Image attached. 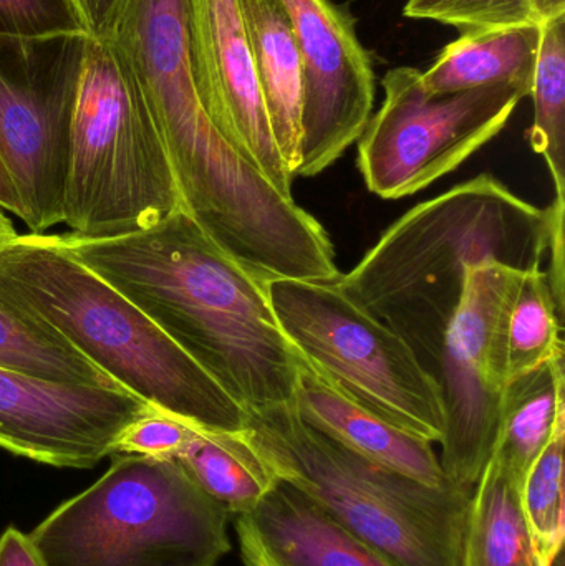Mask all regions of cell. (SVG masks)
<instances>
[{"instance_id":"obj_30","label":"cell","mask_w":565,"mask_h":566,"mask_svg":"<svg viewBox=\"0 0 565 566\" xmlns=\"http://www.w3.org/2000/svg\"><path fill=\"white\" fill-rule=\"evenodd\" d=\"M0 566H46L29 535L9 527L0 537Z\"/></svg>"},{"instance_id":"obj_2","label":"cell","mask_w":565,"mask_h":566,"mask_svg":"<svg viewBox=\"0 0 565 566\" xmlns=\"http://www.w3.org/2000/svg\"><path fill=\"white\" fill-rule=\"evenodd\" d=\"M564 214L559 202L536 208L493 176L480 175L408 211L337 285L398 333L437 378L468 269L486 262L521 272L541 269Z\"/></svg>"},{"instance_id":"obj_33","label":"cell","mask_w":565,"mask_h":566,"mask_svg":"<svg viewBox=\"0 0 565 566\" xmlns=\"http://www.w3.org/2000/svg\"><path fill=\"white\" fill-rule=\"evenodd\" d=\"M19 235L12 222H10V219L6 218V214L0 211V252H2L7 245L12 244Z\"/></svg>"},{"instance_id":"obj_29","label":"cell","mask_w":565,"mask_h":566,"mask_svg":"<svg viewBox=\"0 0 565 566\" xmlns=\"http://www.w3.org/2000/svg\"><path fill=\"white\" fill-rule=\"evenodd\" d=\"M72 2L86 35L98 40L112 39L125 0H72Z\"/></svg>"},{"instance_id":"obj_24","label":"cell","mask_w":565,"mask_h":566,"mask_svg":"<svg viewBox=\"0 0 565 566\" xmlns=\"http://www.w3.org/2000/svg\"><path fill=\"white\" fill-rule=\"evenodd\" d=\"M564 312L543 269L524 272L506 323L508 381L551 359L563 358Z\"/></svg>"},{"instance_id":"obj_25","label":"cell","mask_w":565,"mask_h":566,"mask_svg":"<svg viewBox=\"0 0 565 566\" xmlns=\"http://www.w3.org/2000/svg\"><path fill=\"white\" fill-rule=\"evenodd\" d=\"M565 418L521 484V507L541 565L554 566L564 544Z\"/></svg>"},{"instance_id":"obj_3","label":"cell","mask_w":565,"mask_h":566,"mask_svg":"<svg viewBox=\"0 0 565 566\" xmlns=\"http://www.w3.org/2000/svg\"><path fill=\"white\" fill-rule=\"evenodd\" d=\"M0 300L158 411L206 431H244L245 409L59 235H19L0 252Z\"/></svg>"},{"instance_id":"obj_21","label":"cell","mask_w":565,"mask_h":566,"mask_svg":"<svg viewBox=\"0 0 565 566\" xmlns=\"http://www.w3.org/2000/svg\"><path fill=\"white\" fill-rule=\"evenodd\" d=\"M176 461L231 515L248 514L279 479L241 432L196 428Z\"/></svg>"},{"instance_id":"obj_32","label":"cell","mask_w":565,"mask_h":566,"mask_svg":"<svg viewBox=\"0 0 565 566\" xmlns=\"http://www.w3.org/2000/svg\"><path fill=\"white\" fill-rule=\"evenodd\" d=\"M536 7L543 22L565 15V0H536Z\"/></svg>"},{"instance_id":"obj_13","label":"cell","mask_w":565,"mask_h":566,"mask_svg":"<svg viewBox=\"0 0 565 566\" xmlns=\"http://www.w3.org/2000/svg\"><path fill=\"white\" fill-rule=\"evenodd\" d=\"M153 409L123 389L0 368V448L42 464L93 468L115 454L125 429Z\"/></svg>"},{"instance_id":"obj_28","label":"cell","mask_w":565,"mask_h":566,"mask_svg":"<svg viewBox=\"0 0 565 566\" xmlns=\"http://www.w3.org/2000/svg\"><path fill=\"white\" fill-rule=\"evenodd\" d=\"M195 429V426L182 419L153 409L125 429L116 442L115 454L175 459L191 439Z\"/></svg>"},{"instance_id":"obj_11","label":"cell","mask_w":565,"mask_h":566,"mask_svg":"<svg viewBox=\"0 0 565 566\" xmlns=\"http://www.w3.org/2000/svg\"><path fill=\"white\" fill-rule=\"evenodd\" d=\"M523 275L498 262L468 269L463 298L441 343L440 462L448 481L468 491L477 488L496 442L508 385V315Z\"/></svg>"},{"instance_id":"obj_5","label":"cell","mask_w":565,"mask_h":566,"mask_svg":"<svg viewBox=\"0 0 565 566\" xmlns=\"http://www.w3.org/2000/svg\"><path fill=\"white\" fill-rule=\"evenodd\" d=\"M115 455L29 535L46 566H216L231 552V514L176 459Z\"/></svg>"},{"instance_id":"obj_19","label":"cell","mask_w":565,"mask_h":566,"mask_svg":"<svg viewBox=\"0 0 565 566\" xmlns=\"http://www.w3.org/2000/svg\"><path fill=\"white\" fill-rule=\"evenodd\" d=\"M564 385V356L508 381L491 459L520 485L565 418Z\"/></svg>"},{"instance_id":"obj_4","label":"cell","mask_w":565,"mask_h":566,"mask_svg":"<svg viewBox=\"0 0 565 566\" xmlns=\"http://www.w3.org/2000/svg\"><path fill=\"white\" fill-rule=\"evenodd\" d=\"M242 434L279 481L395 566H463L473 491L375 464L302 421L292 402L248 411Z\"/></svg>"},{"instance_id":"obj_26","label":"cell","mask_w":565,"mask_h":566,"mask_svg":"<svg viewBox=\"0 0 565 566\" xmlns=\"http://www.w3.org/2000/svg\"><path fill=\"white\" fill-rule=\"evenodd\" d=\"M404 15L433 20L461 33L543 23L536 0H408Z\"/></svg>"},{"instance_id":"obj_16","label":"cell","mask_w":565,"mask_h":566,"mask_svg":"<svg viewBox=\"0 0 565 566\" xmlns=\"http://www.w3.org/2000/svg\"><path fill=\"white\" fill-rule=\"evenodd\" d=\"M292 405L302 421L348 451L433 488L451 484L430 441L345 398L302 361Z\"/></svg>"},{"instance_id":"obj_23","label":"cell","mask_w":565,"mask_h":566,"mask_svg":"<svg viewBox=\"0 0 565 566\" xmlns=\"http://www.w3.org/2000/svg\"><path fill=\"white\" fill-rule=\"evenodd\" d=\"M530 96L534 103L530 143L546 159L556 186V202L565 206V15L541 23Z\"/></svg>"},{"instance_id":"obj_20","label":"cell","mask_w":565,"mask_h":566,"mask_svg":"<svg viewBox=\"0 0 565 566\" xmlns=\"http://www.w3.org/2000/svg\"><path fill=\"white\" fill-rule=\"evenodd\" d=\"M521 485L490 459L471 497L463 566H543L523 507Z\"/></svg>"},{"instance_id":"obj_9","label":"cell","mask_w":565,"mask_h":566,"mask_svg":"<svg viewBox=\"0 0 565 566\" xmlns=\"http://www.w3.org/2000/svg\"><path fill=\"white\" fill-rule=\"evenodd\" d=\"M385 98L358 138V169L381 199L417 195L490 143L526 98L513 85L430 95L415 66L381 80Z\"/></svg>"},{"instance_id":"obj_15","label":"cell","mask_w":565,"mask_h":566,"mask_svg":"<svg viewBox=\"0 0 565 566\" xmlns=\"http://www.w3.org/2000/svg\"><path fill=\"white\" fill-rule=\"evenodd\" d=\"M236 534L244 566H395L284 481L236 515Z\"/></svg>"},{"instance_id":"obj_12","label":"cell","mask_w":565,"mask_h":566,"mask_svg":"<svg viewBox=\"0 0 565 566\" xmlns=\"http://www.w3.org/2000/svg\"><path fill=\"white\" fill-rule=\"evenodd\" d=\"M304 65L301 163L295 178H314L358 142L375 103V72L355 20L332 0H279Z\"/></svg>"},{"instance_id":"obj_10","label":"cell","mask_w":565,"mask_h":566,"mask_svg":"<svg viewBox=\"0 0 565 566\" xmlns=\"http://www.w3.org/2000/svg\"><path fill=\"white\" fill-rule=\"evenodd\" d=\"M86 39V33L0 35V156L22 199V222L32 234L63 224Z\"/></svg>"},{"instance_id":"obj_8","label":"cell","mask_w":565,"mask_h":566,"mask_svg":"<svg viewBox=\"0 0 565 566\" xmlns=\"http://www.w3.org/2000/svg\"><path fill=\"white\" fill-rule=\"evenodd\" d=\"M279 326L322 381L397 428L440 442L443 395L410 345L337 282H265Z\"/></svg>"},{"instance_id":"obj_6","label":"cell","mask_w":565,"mask_h":566,"mask_svg":"<svg viewBox=\"0 0 565 566\" xmlns=\"http://www.w3.org/2000/svg\"><path fill=\"white\" fill-rule=\"evenodd\" d=\"M182 209L155 119L113 40L88 36L73 109L63 224L76 239L145 231Z\"/></svg>"},{"instance_id":"obj_27","label":"cell","mask_w":565,"mask_h":566,"mask_svg":"<svg viewBox=\"0 0 565 566\" xmlns=\"http://www.w3.org/2000/svg\"><path fill=\"white\" fill-rule=\"evenodd\" d=\"M86 33L72 0H0V35L36 36Z\"/></svg>"},{"instance_id":"obj_31","label":"cell","mask_w":565,"mask_h":566,"mask_svg":"<svg viewBox=\"0 0 565 566\" xmlns=\"http://www.w3.org/2000/svg\"><path fill=\"white\" fill-rule=\"evenodd\" d=\"M0 209L17 216L20 221L23 219L22 199L2 156H0Z\"/></svg>"},{"instance_id":"obj_17","label":"cell","mask_w":565,"mask_h":566,"mask_svg":"<svg viewBox=\"0 0 565 566\" xmlns=\"http://www.w3.org/2000/svg\"><path fill=\"white\" fill-rule=\"evenodd\" d=\"M275 145L295 178L301 163L304 65L279 0H238Z\"/></svg>"},{"instance_id":"obj_22","label":"cell","mask_w":565,"mask_h":566,"mask_svg":"<svg viewBox=\"0 0 565 566\" xmlns=\"http://www.w3.org/2000/svg\"><path fill=\"white\" fill-rule=\"evenodd\" d=\"M0 368L46 381L122 389L62 336L2 300Z\"/></svg>"},{"instance_id":"obj_14","label":"cell","mask_w":565,"mask_h":566,"mask_svg":"<svg viewBox=\"0 0 565 566\" xmlns=\"http://www.w3.org/2000/svg\"><path fill=\"white\" fill-rule=\"evenodd\" d=\"M188 36L192 80L209 122L292 198L294 178L272 135L238 0H188Z\"/></svg>"},{"instance_id":"obj_7","label":"cell","mask_w":565,"mask_h":566,"mask_svg":"<svg viewBox=\"0 0 565 566\" xmlns=\"http://www.w3.org/2000/svg\"><path fill=\"white\" fill-rule=\"evenodd\" d=\"M128 60L171 163L182 208L202 226L251 211L264 176L212 126L189 60L188 0H125L112 39Z\"/></svg>"},{"instance_id":"obj_1","label":"cell","mask_w":565,"mask_h":566,"mask_svg":"<svg viewBox=\"0 0 565 566\" xmlns=\"http://www.w3.org/2000/svg\"><path fill=\"white\" fill-rule=\"evenodd\" d=\"M59 241L245 412L294 401L301 358L279 326L265 282L221 251L185 209L123 238Z\"/></svg>"},{"instance_id":"obj_18","label":"cell","mask_w":565,"mask_h":566,"mask_svg":"<svg viewBox=\"0 0 565 566\" xmlns=\"http://www.w3.org/2000/svg\"><path fill=\"white\" fill-rule=\"evenodd\" d=\"M540 43L541 25L461 33L421 72V83L430 95L513 85L530 96Z\"/></svg>"}]
</instances>
